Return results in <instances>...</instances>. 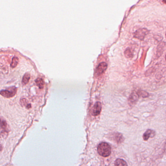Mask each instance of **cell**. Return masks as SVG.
I'll return each instance as SVG.
<instances>
[{
    "instance_id": "ffe728a7",
    "label": "cell",
    "mask_w": 166,
    "mask_h": 166,
    "mask_svg": "<svg viewBox=\"0 0 166 166\" xmlns=\"http://www.w3.org/2000/svg\"><path fill=\"white\" fill-rule=\"evenodd\" d=\"M163 2L166 4V0H163Z\"/></svg>"
},
{
    "instance_id": "5b68a950",
    "label": "cell",
    "mask_w": 166,
    "mask_h": 166,
    "mask_svg": "<svg viewBox=\"0 0 166 166\" xmlns=\"http://www.w3.org/2000/svg\"><path fill=\"white\" fill-rule=\"evenodd\" d=\"M139 98L140 97L138 96L137 92L134 91L132 92L129 97L128 102L129 105H135V103H137V102L138 101Z\"/></svg>"
},
{
    "instance_id": "2e32d148",
    "label": "cell",
    "mask_w": 166,
    "mask_h": 166,
    "mask_svg": "<svg viewBox=\"0 0 166 166\" xmlns=\"http://www.w3.org/2000/svg\"><path fill=\"white\" fill-rule=\"evenodd\" d=\"M124 55L127 58H132L133 57V54L131 50L129 48H127L124 52Z\"/></svg>"
},
{
    "instance_id": "44dd1931",
    "label": "cell",
    "mask_w": 166,
    "mask_h": 166,
    "mask_svg": "<svg viewBox=\"0 0 166 166\" xmlns=\"http://www.w3.org/2000/svg\"><path fill=\"white\" fill-rule=\"evenodd\" d=\"M165 59H166V56H165Z\"/></svg>"
},
{
    "instance_id": "277c9868",
    "label": "cell",
    "mask_w": 166,
    "mask_h": 166,
    "mask_svg": "<svg viewBox=\"0 0 166 166\" xmlns=\"http://www.w3.org/2000/svg\"><path fill=\"white\" fill-rule=\"evenodd\" d=\"M107 68H108V64L105 62L100 63V64L97 66L95 70V76H99L102 75L106 71Z\"/></svg>"
},
{
    "instance_id": "ac0fdd59",
    "label": "cell",
    "mask_w": 166,
    "mask_h": 166,
    "mask_svg": "<svg viewBox=\"0 0 166 166\" xmlns=\"http://www.w3.org/2000/svg\"><path fill=\"white\" fill-rule=\"evenodd\" d=\"M3 147L1 146V144H0V152H1L2 150H3Z\"/></svg>"
},
{
    "instance_id": "3957f363",
    "label": "cell",
    "mask_w": 166,
    "mask_h": 166,
    "mask_svg": "<svg viewBox=\"0 0 166 166\" xmlns=\"http://www.w3.org/2000/svg\"><path fill=\"white\" fill-rule=\"evenodd\" d=\"M149 33V31L146 28H140L137 30L134 33V38L137 39H140V41H143L145 36Z\"/></svg>"
},
{
    "instance_id": "5bb4252c",
    "label": "cell",
    "mask_w": 166,
    "mask_h": 166,
    "mask_svg": "<svg viewBox=\"0 0 166 166\" xmlns=\"http://www.w3.org/2000/svg\"><path fill=\"white\" fill-rule=\"evenodd\" d=\"M35 82H36V85L39 88L42 89V88H43L44 85V82L43 80L42 79V78H37Z\"/></svg>"
},
{
    "instance_id": "30bf717a",
    "label": "cell",
    "mask_w": 166,
    "mask_h": 166,
    "mask_svg": "<svg viewBox=\"0 0 166 166\" xmlns=\"http://www.w3.org/2000/svg\"><path fill=\"white\" fill-rule=\"evenodd\" d=\"M20 105L22 107H25L26 108L29 109L31 108V105L28 103V100L25 98H22L20 100Z\"/></svg>"
},
{
    "instance_id": "8fae6325",
    "label": "cell",
    "mask_w": 166,
    "mask_h": 166,
    "mask_svg": "<svg viewBox=\"0 0 166 166\" xmlns=\"http://www.w3.org/2000/svg\"><path fill=\"white\" fill-rule=\"evenodd\" d=\"M30 79V74L29 73H26L22 77V84L23 85H26L28 84Z\"/></svg>"
},
{
    "instance_id": "d6986e66",
    "label": "cell",
    "mask_w": 166,
    "mask_h": 166,
    "mask_svg": "<svg viewBox=\"0 0 166 166\" xmlns=\"http://www.w3.org/2000/svg\"><path fill=\"white\" fill-rule=\"evenodd\" d=\"M164 151H166V140L165 141V145H164Z\"/></svg>"
},
{
    "instance_id": "e0dca14e",
    "label": "cell",
    "mask_w": 166,
    "mask_h": 166,
    "mask_svg": "<svg viewBox=\"0 0 166 166\" xmlns=\"http://www.w3.org/2000/svg\"><path fill=\"white\" fill-rule=\"evenodd\" d=\"M123 140L124 138L122 134H120V133L116 134V140L118 143H120L122 142L123 141Z\"/></svg>"
},
{
    "instance_id": "4fadbf2b",
    "label": "cell",
    "mask_w": 166,
    "mask_h": 166,
    "mask_svg": "<svg viewBox=\"0 0 166 166\" xmlns=\"http://www.w3.org/2000/svg\"><path fill=\"white\" fill-rule=\"evenodd\" d=\"M137 93L138 94L139 97H142V98H147L149 96V93L146 91L142 90H139L138 91H137Z\"/></svg>"
},
{
    "instance_id": "6da1fadb",
    "label": "cell",
    "mask_w": 166,
    "mask_h": 166,
    "mask_svg": "<svg viewBox=\"0 0 166 166\" xmlns=\"http://www.w3.org/2000/svg\"><path fill=\"white\" fill-rule=\"evenodd\" d=\"M97 151L98 154H99L100 156L106 157L110 155L111 153V148L110 146L107 143L102 142L98 145Z\"/></svg>"
},
{
    "instance_id": "ba28073f",
    "label": "cell",
    "mask_w": 166,
    "mask_h": 166,
    "mask_svg": "<svg viewBox=\"0 0 166 166\" xmlns=\"http://www.w3.org/2000/svg\"><path fill=\"white\" fill-rule=\"evenodd\" d=\"M165 47V43L164 42H161L158 45L156 51V56L157 58L160 57L163 53L164 48Z\"/></svg>"
},
{
    "instance_id": "7a4b0ae2",
    "label": "cell",
    "mask_w": 166,
    "mask_h": 166,
    "mask_svg": "<svg viewBox=\"0 0 166 166\" xmlns=\"http://www.w3.org/2000/svg\"><path fill=\"white\" fill-rule=\"evenodd\" d=\"M17 93V88L15 87L0 91V94L5 98H10L14 97Z\"/></svg>"
},
{
    "instance_id": "8992f818",
    "label": "cell",
    "mask_w": 166,
    "mask_h": 166,
    "mask_svg": "<svg viewBox=\"0 0 166 166\" xmlns=\"http://www.w3.org/2000/svg\"><path fill=\"white\" fill-rule=\"evenodd\" d=\"M102 110V104L100 102H97L92 108V113L93 116H98Z\"/></svg>"
},
{
    "instance_id": "7402d4cb",
    "label": "cell",
    "mask_w": 166,
    "mask_h": 166,
    "mask_svg": "<svg viewBox=\"0 0 166 166\" xmlns=\"http://www.w3.org/2000/svg\"></svg>"
},
{
    "instance_id": "52a82bcc",
    "label": "cell",
    "mask_w": 166,
    "mask_h": 166,
    "mask_svg": "<svg viewBox=\"0 0 166 166\" xmlns=\"http://www.w3.org/2000/svg\"><path fill=\"white\" fill-rule=\"evenodd\" d=\"M155 132L154 130L148 129L143 135V139L145 141H147L150 138H154L155 136Z\"/></svg>"
},
{
    "instance_id": "9c48e42d",
    "label": "cell",
    "mask_w": 166,
    "mask_h": 166,
    "mask_svg": "<svg viewBox=\"0 0 166 166\" xmlns=\"http://www.w3.org/2000/svg\"><path fill=\"white\" fill-rule=\"evenodd\" d=\"M0 126L1 128V130L4 133H8V125H7V123L6 122V120L0 118Z\"/></svg>"
},
{
    "instance_id": "7c38bea8",
    "label": "cell",
    "mask_w": 166,
    "mask_h": 166,
    "mask_svg": "<svg viewBox=\"0 0 166 166\" xmlns=\"http://www.w3.org/2000/svg\"><path fill=\"white\" fill-rule=\"evenodd\" d=\"M115 166H128L126 162L122 159H117L115 162Z\"/></svg>"
},
{
    "instance_id": "9a60e30c",
    "label": "cell",
    "mask_w": 166,
    "mask_h": 166,
    "mask_svg": "<svg viewBox=\"0 0 166 166\" xmlns=\"http://www.w3.org/2000/svg\"><path fill=\"white\" fill-rule=\"evenodd\" d=\"M19 61V59L18 57H16V56L13 57L11 64H10L11 68H14L16 67V66L18 64Z\"/></svg>"
}]
</instances>
